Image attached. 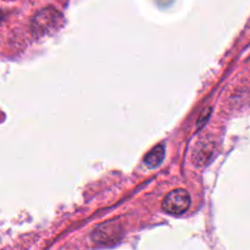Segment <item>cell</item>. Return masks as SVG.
I'll return each mask as SVG.
<instances>
[{
    "label": "cell",
    "instance_id": "3957f363",
    "mask_svg": "<svg viewBox=\"0 0 250 250\" xmlns=\"http://www.w3.org/2000/svg\"><path fill=\"white\" fill-rule=\"evenodd\" d=\"M190 203L192 199L189 193L180 188L166 195L163 202V210L170 215H182L189 209Z\"/></svg>",
    "mask_w": 250,
    "mask_h": 250
},
{
    "label": "cell",
    "instance_id": "6da1fadb",
    "mask_svg": "<svg viewBox=\"0 0 250 250\" xmlns=\"http://www.w3.org/2000/svg\"><path fill=\"white\" fill-rule=\"evenodd\" d=\"M62 16L54 7H46L39 11L32 21V31L36 36H45L60 27Z\"/></svg>",
    "mask_w": 250,
    "mask_h": 250
},
{
    "label": "cell",
    "instance_id": "7a4b0ae2",
    "mask_svg": "<svg viewBox=\"0 0 250 250\" xmlns=\"http://www.w3.org/2000/svg\"><path fill=\"white\" fill-rule=\"evenodd\" d=\"M124 236L122 226L116 221L100 225L92 233V239L99 247H111L119 243Z\"/></svg>",
    "mask_w": 250,
    "mask_h": 250
},
{
    "label": "cell",
    "instance_id": "277c9868",
    "mask_svg": "<svg viewBox=\"0 0 250 250\" xmlns=\"http://www.w3.org/2000/svg\"><path fill=\"white\" fill-rule=\"evenodd\" d=\"M164 158H165V148H164V146H158L154 149H151L150 153L144 158V163H146L148 167L155 168L161 165Z\"/></svg>",
    "mask_w": 250,
    "mask_h": 250
}]
</instances>
